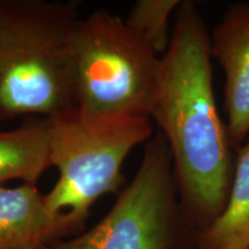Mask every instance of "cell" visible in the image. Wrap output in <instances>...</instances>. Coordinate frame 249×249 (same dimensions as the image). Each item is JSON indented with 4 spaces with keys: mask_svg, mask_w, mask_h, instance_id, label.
<instances>
[{
    "mask_svg": "<svg viewBox=\"0 0 249 249\" xmlns=\"http://www.w3.org/2000/svg\"><path fill=\"white\" fill-rule=\"evenodd\" d=\"M211 37L192 1L177 9L150 119L169 145L179 202L196 232L225 209L235 160L217 108Z\"/></svg>",
    "mask_w": 249,
    "mask_h": 249,
    "instance_id": "1",
    "label": "cell"
},
{
    "mask_svg": "<svg viewBox=\"0 0 249 249\" xmlns=\"http://www.w3.org/2000/svg\"><path fill=\"white\" fill-rule=\"evenodd\" d=\"M79 2L0 0V123L75 107L71 44Z\"/></svg>",
    "mask_w": 249,
    "mask_h": 249,
    "instance_id": "2",
    "label": "cell"
},
{
    "mask_svg": "<svg viewBox=\"0 0 249 249\" xmlns=\"http://www.w3.org/2000/svg\"><path fill=\"white\" fill-rule=\"evenodd\" d=\"M44 120L52 167L58 170L57 181L44 194L46 208L54 214L70 213L83 225L96 201L119 191L124 160L152 138V120L77 107Z\"/></svg>",
    "mask_w": 249,
    "mask_h": 249,
    "instance_id": "3",
    "label": "cell"
},
{
    "mask_svg": "<svg viewBox=\"0 0 249 249\" xmlns=\"http://www.w3.org/2000/svg\"><path fill=\"white\" fill-rule=\"evenodd\" d=\"M71 60L75 107L101 114L150 118L161 58L123 18L107 9L81 18Z\"/></svg>",
    "mask_w": 249,
    "mask_h": 249,
    "instance_id": "4",
    "label": "cell"
},
{
    "mask_svg": "<svg viewBox=\"0 0 249 249\" xmlns=\"http://www.w3.org/2000/svg\"><path fill=\"white\" fill-rule=\"evenodd\" d=\"M188 230L195 231L180 205L169 145L156 130L138 172L101 222L50 249H179Z\"/></svg>",
    "mask_w": 249,
    "mask_h": 249,
    "instance_id": "5",
    "label": "cell"
},
{
    "mask_svg": "<svg viewBox=\"0 0 249 249\" xmlns=\"http://www.w3.org/2000/svg\"><path fill=\"white\" fill-rule=\"evenodd\" d=\"M211 37V55L225 74L227 136L235 150L249 135V4L230 6Z\"/></svg>",
    "mask_w": 249,
    "mask_h": 249,
    "instance_id": "6",
    "label": "cell"
},
{
    "mask_svg": "<svg viewBox=\"0 0 249 249\" xmlns=\"http://www.w3.org/2000/svg\"><path fill=\"white\" fill-rule=\"evenodd\" d=\"M82 226L70 213H52L37 185L0 187V249H50Z\"/></svg>",
    "mask_w": 249,
    "mask_h": 249,
    "instance_id": "7",
    "label": "cell"
},
{
    "mask_svg": "<svg viewBox=\"0 0 249 249\" xmlns=\"http://www.w3.org/2000/svg\"><path fill=\"white\" fill-rule=\"evenodd\" d=\"M50 167L51 152L43 118H34L15 129H0V187L11 180L37 185Z\"/></svg>",
    "mask_w": 249,
    "mask_h": 249,
    "instance_id": "8",
    "label": "cell"
},
{
    "mask_svg": "<svg viewBox=\"0 0 249 249\" xmlns=\"http://www.w3.org/2000/svg\"><path fill=\"white\" fill-rule=\"evenodd\" d=\"M197 249H249V135L236 150L234 174L225 209L198 232Z\"/></svg>",
    "mask_w": 249,
    "mask_h": 249,
    "instance_id": "9",
    "label": "cell"
},
{
    "mask_svg": "<svg viewBox=\"0 0 249 249\" xmlns=\"http://www.w3.org/2000/svg\"><path fill=\"white\" fill-rule=\"evenodd\" d=\"M180 0H138L124 21L155 54L166 53L172 37L170 20Z\"/></svg>",
    "mask_w": 249,
    "mask_h": 249,
    "instance_id": "10",
    "label": "cell"
}]
</instances>
